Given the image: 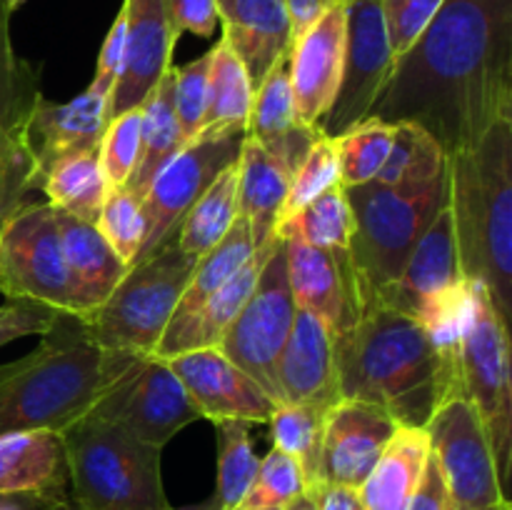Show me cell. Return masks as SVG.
Masks as SVG:
<instances>
[{
    "label": "cell",
    "mask_w": 512,
    "mask_h": 510,
    "mask_svg": "<svg viewBox=\"0 0 512 510\" xmlns=\"http://www.w3.org/2000/svg\"><path fill=\"white\" fill-rule=\"evenodd\" d=\"M512 115V0H445L395 58L370 118L415 123L445 158Z\"/></svg>",
    "instance_id": "obj_1"
},
{
    "label": "cell",
    "mask_w": 512,
    "mask_h": 510,
    "mask_svg": "<svg viewBox=\"0 0 512 510\" xmlns=\"http://www.w3.org/2000/svg\"><path fill=\"white\" fill-rule=\"evenodd\" d=\"M340 398L373 403L400 425L425 428L458 383V345L440 343L420 320L370 305L333 338Z\"/></svg>",
    "instance_id": "obj_2"
},
{
    "label": "cell",
    "mask_w": 512,
    "mask_h": 510,
    "mask_svg": "<svg viewBox=\"0 0 512 510\" xmlns=\"http://www.w3.org/2000/svg\"><path fill=\"white\" fill-rule=\"evenodd\" d=\"M138 355L110 353L80 318L60 313L38 348L0 380V435L65 428L88 415Z\"/></svg>",
    "instance_id": "obj_3"
},
{
    "label": "cell",
    "mask_w": 512,
    "mask_h": 510,
    "mask_svg": "<svg viewBox=\"0 0 512 510\" xmlns=\"http://www.w3.org/2000/svg\"><path fill=\"white\" fill-rule=\"evenodd\" d=\"M448 205L468 280L488 288L505 325L512 318V115L468 150L448 155Z\"/></svg>",
    "instance_id": "obj_4"
},
{
    "label": "cell",
    "mask_w": 512,
    "mask_h": 510,
    "mask_svg": "<svg viewBox=\"0 0 512 510\" xmlns=\"http://www.w3.org/2000/svg\"><path fill=\"white\" fill-rule=\"evenodd\" d=\"M343 190L353 213L348 255L365 310L393 288L415 243L448 200V173L423 188H390L370 180Z\"/></svg>",
    "instance_id": "obj_5"
},
{
    "label": "cell",
    "mask_w": 512,
    "mask_h": 510,
    "mask_svg": "<svg viewBox=\"0 0 512 510\" xmlns=\"http://www.w3.org/2000/svg\"><path fill=\"white\" fill-rule=\"evenodd\" d=\"M73 510H175L160 478V450L120 423L88 413L63 430Z\"/></svg>",
    "instance_id": "obj_6"
},
{
    "label": "cell",
    "mask_w": 512,
    "mask_h": 510,
    "mask_svg": "<svg viewBox=\"0 0 512 510\" xmlns=\"http://www.w3.org/2000/svg\"><path fill=\"white\" fill-rule=\"evenodd\" d=\"M195 260L178 248L175 238H168L148 258L130 265L108 300L83 320L90 338L110 353L153 355L183 298Z\"/></svg>",
    "instance_id": "obj_7"
},
{
    "label": "cell",
    "mask_w": 512,
    "mask_h": 510,
    "mask_svg": "<svg viewBox=\"0 0 512 510\" xmlns=\"http://www.w3.org/2000/svg\"><path fill=\"white\" fill-rule=\"evenodd\" d=\"M510 358V328L495 310L488 288L470 280V295L458 328V383L478 408L505 493L512 455Z\"/></svg>",
    "instance_id": "obj_8"
},
{
    "label": "cell",
    "mask_w": 512,
    "mask_h": 510,
    "mask_svg": "<svg viewBox=\"0 0 512 510\" xmlns=\"http://www.w3.org/2000/svg\"><path fill=\"white\" fill-rule=\"evenodd\" d=\"M470 295L460 263L448 200L415 243L403 273L375 305H388L420 320L440 343L458 345V328Z\"/></svg>",
    "instance_id": "obj_9"
},
{
    "label": "cell",
    "mask_w": 512,
    "mask_h": 510,
    "mask_svg": "<svg viewBox=\"0 0 512 510\" xmlns=\"http://www.w3.org/2000/svg\"><path fill=\"white\" fill-rule=\"evenodd\" d=\"M0 293L83 318L50 203H25L0 223Z\"/></svg>",
    "instance_id": "obj_10"
},
{
    "label": "cell",
    "mask_w": 512,
    "mask_h": 510,
    "mask_svg": "<svg viewBox=\"0 0 512 510\" xmlns=\"http://www.w3.org/2000/svg\"><path fill=\"white\" fill-rule=\"evenodd\" d=\"M425 430L455 510H488L510 503L483 420L463 390L438 405Z\"/></svg>",
    "instance_id": "obj_11"
},
{
    "label": "cell",
    "mask_w": 512,
    "mask_h": 510,
    "mask_svg": "<svg viewBox=\"0 0 512 510\" xmlns=\"http://www.w3.org/2000/svg\"><path fill=\"white\" fill-rule=\"evenodd\" d=\"M295 313H298V305L290 293L283 240L278 235L253 293L218 343L220 353L228 355L240 370H245L278 405L283 400H280L275 370H278L285 340L293 330Z\"/></svg>",
    "instance_id": "obj_12"
},
{
    "label": "cell",
    "mask_w": 512,
    "mask_h": 510,
    "mask_svg": "<svg viewBox=\"0 0 512 510\" xmlns=\"http://www.w3.org/2000/svg\"><path fill=\"white\" fill-rule=\"evenodd\" d=\"M13 10L0 0V223L30 203L40 188V170L30 148L28 125L38 100V75L18 58L10 38Z\"/></svg>",
    "instance_id": "obj_13"
},
{
    "label": "cell",
    "mask_w": 512,
    "mask_h": 510,
    "mask_svg": "<svg viewBox=\"0 0 512 510\" xmlns=\"http://www.w3.org/2000/svg\"><path fill=\"white\" fill-rule=\"evenodd\" d=\"M90 413L115 420L155 448H165L185 425L203 420L168 360L155 355H138Z\"/></svg>",
    "instance_id": "obj_14"
},
{
    "label": "cell",
    "mask_w": 512,
    "mask_h": 510,
    "mask_svg": "<svg viewBox=\"0 0 512 510\" xmlns=\"http://www.w3.org/2000/svg\"><path fill=\"white\" fill-rule=\"evenodd\" d=\"M393 68L395 55L380 0H345L343 73L333 105L318 123L320 133L340 138L368 118Z\"/></svg>",
    "instance_id": "obj_15"
},
{
    "label": "cell",
    "mask_w": 512,
    "mask_h": 510,
    "mask_svg": "<svg viewBox=\"0 0 512 510\" xmlns=\"http://www.w3.org/2000/svg\"><path fill=\"white\" fill-rule=\"evenodd\" d=\"M245 135H195L175 158L155 175L148 193L140 200L143 213V245L135 263L148 258L168 238H173L183 215L228 165L238 163ZM133 263V265H135Z\"/></svg>",
    "instance_id": "obj_16"
},
{
    "label": "cell",
    "mask_w": 512,
    "mask_h": 510,
    "mask_svg": "<svg viewBox=\"0 0 512 510\" xmlns=\"http://www.w3.org/2000/svg\"><path fill=\"white\" fill-rule=\"evenodd\" d=\"M280 240L295 305L318 315L333 338L348 333L363 315L350 255L313 248L293 235H280Z\"/></svg>",
    "instance_id": "obj_17"
},
{
    "label": "cell",
    "mask_w": 512,
    "mask_h": 510,
    "mask_svg": "<svg viewBox=\"0 0 512 510\" xmlns=\"http://www.w3.org/2000/svg\"><path fill=\"white\" fill-rule=\"evenodd\" d=\"M168 365L180 378L200 415L210 423H268L273 410L278 408V403L218 348H198L173 355L168 358Z\"/></svg>",
    "instance_id": "obj_18"
},
{
    "label": "cell",
    "mask_w": 512,
    "mask_h": 510,
    "mask_svg": "<svg viewBox=\"0 0 512 510\" xmlns=\"http://www.w3.org/2000/svg\"><path fill=\"white\" fill-rule=\"evenodd\" d=\"M398 425L378 405L340 398L325 413L323 483L360 490Z\"/></svg>",
    "instance_id": "obj_19"
},
{
    "label": "cell",
    "mask_w": 512,
    "mask_h": 510,
    "mask_svg": "<svg viewBox=\"0 0 512 510\" xmlns=\"http://www.w3.org/2000/svg\"><path fill=\"white\" fill-rule=\"evenodd\" d=\"M345 50V3L320 13L298 38L288 58L290 90L300 123L313 125L323 120L333 105L343 73Z\"/></svg>",
    "instance_id": "obj_20"
},
{
    "label": "cell",
    "mask_w": 512,
    "mask_h": 510,
    "mask_svg": "<svg viewBox=\"0 0 512 510\" xmlns=\"http://www.w3.org/2000/svg\"><path fill=\"white\" fill-rule=\"evenodd\" d=\"M125 5H128V28H125L123 70L110 98V118L143 105L150 90L173 65L170 58L178 43L163 0H125Z\"/></svg>",
    "instance_id": "obj_21"
},
{
    "label": "cell",
    "mask_w": 512,
    "mask_h": 510,
    "mask_svg": "<svg viewBox=\"0 0 512 510\" xmlns=\"http://www.w3.org/2000/svg\"><path fill=\"white\" fill-rule=\"evenodd\" d=\"M110 98L113 90L98 83H90L70 103H50L43 93L38 95L30 115L28 138L40 180L55 160L100 148V138L110 123Z\"/></svg>",
    "instance_id": "obj_22"
},
{
    "label": "cell",
    "mask_w": 512,
    "mask_h": 510,
    "mask_svg": "<svg viewBox=\"0 0 512 510\" xmlns=\"http://www.w3.org/2000/svg\"><path fill=\"white\" fill-rule=\"evenodd\" d=\"M275 378L283 403L313 405L320 410H330L338 403L340 385L333 335L318 315L298 308L293 330L278 358Z\"/></svg>",
    "instance_id": "obj_23"
},
{
    "label": "cell",
    "mask_w": 512,
    "mask_h": 510,
    "mask_svg": "<svg viewBox=\"0 0 512 510\" xmlns=\"http://www.w3.org/2000/svg\"><path fill=\"white\" fill-rule=\"evenodd\" d=\"M230 45L248 73L253 93L293 48V23L283 0H215Z\"/></svg>",
    "instance_id": "obj_24"
},
{
    "label": "cell",
    "mask_w": 512,
    "mask_h": 510,
    "mask_svg": "<svg viewBox=\"0 0 512 510\" xmlns=\"http://www.w3.org/2000/svg\"><path fill=\"white\" fill-rule=\"evenodd\" d=\"M63 433L18 430L0 435V495H35L73 508Z\"/></svg>",
    "instance_id": "obj_25"
},
{
    "label": "cell",
    "mask_w": 512,
    "mask_h": 510,
    "mask_svg": "<svg viewBox=\"0 0 512 510\" xmlns=\"http://www.w3.org/2000/svg\"><path fill=\"white\" fill-rule=\"evenodd\" d=\"M288 58L280 60L270 70L268 78L260 83V88L255 90L248 133L245 135L258 140L293 178L298 165L303 163L308 150L313 148V143L323 133L313 128V125L300 123L298 113H295Z\"/></svg>",
    "instance_id": "obj_26"
},
{
    "label": "cell",
    "mask_w": 512,
    "mask_h": 510,
    "mask_svg": "<svg viewBox=\"0 0 512 510\" xmlns=\"http://www.w3.org/2000/svg\"><path fill=\"white\" fill-rule=\"evenodd\" d=\"M55 218H58L65 265H68L75 295L83 305L80 320H85L108 300L115 285L128 273V265L115 255V250L93 223H85L58 208H55Z\"/></svg>",
    "instance_id": "obj_27"
},
{
    "label": "cell",
    "mask_w": 512,
    "mask_h": 510,
    "mask_svg": "<svg viewBox=\"0 0 512 510\" xmlns=\"http://www.w3.org/2000/svg\"><path fill=\"white\" fill-rule=\"evenodd\" d=\"M288 188V170L258 140L245 135L238 155V215L248 220L255 248L278 238Z\"/></svg>",
    "instance_id": "obj_28"
},
{
    "label": "cell",
    "mask_w": 512,
    "mask_h": 510,
    "mask_svg": "<svg viewBox=\"0 0 512 510\" xmlns=\"http://www.w3.org/2000/svg\"><path fill=\"white\" fill-rule=\"evenodd\" d=\"M278 240V238H275ZM273 243L263 245V248H255V253L250 255L248 263L223 285L215 295H210L203 305L198 308V313L185 323V328L178 335H173L170 340L158 343V348L153 350L155 358H173V355L188 353V350L198 348H218L220 338L225 335V330L230 328L238 313L243 310L245 300L253 293L255 283L260 278V270H263L265 260L273 253Z\"/></svg>",
    "instance_id": "obj_29"
},
{
    "label": "cell",
    "mask_w": 512,
    "mask_h": 510,
    "mask_svg": "<svg viewBox=\"0 0 512 510\" xmlns=\"http://www.w3.org/2000/svg\"><path fill=\"white\" fill-rule=\"evenodd\" d=\"M428 458V430L398 425L383 455L358 490L365 510H403L423 478Z\"/></svg>",
    "instance_id": "obj_30"
},
{
    "label": "cell",
    "mask_w": 512,
    "mask_h": 510,
    "mask_svg": "<svg viewBox=\"0 0 512 510\" xmlns=\"http://www.w3.org/2000/svg\"><path fill=\"white\" fill-rule=\"evenodd\" d=\"M255 253L253 245V233H250V225L243 215L235 218V223L230 225V230L225 233V238L218 245L208 250V253L198 255L195 260V268L190 273L188 285L183 290V298H180L178 308L173 310L168 320V328H165L163 340H170L173 335H178L185 328L190 318L198 313L200 305L210 298V295L218 293L240 268L250 260V255ZM158 348V345H155Z\"/></svg>",
    "instance_id": "obj_31"
},
{
    "label": "cell",
    "mask_w": 512,
    "mask_h": 510,
    "mask_svg": "<svg viewBox=\"0 0 512 510\" xmlns=\"http://www.w3.org/2000/svg\"><path fill=\"white\" fill-rule=\"evenodd\" d=\"M143 113V125H140V155L135 163L133 175L125 183V190L135 200H143L148 193L155 175L165 168L170 158L183 150L185 138L180 133L178 118L173 108V65L165 70L163 78L158 80L148 98L140 105Z\"/></svg>",
    "instance_id": "obj_32"
},
{
    "label": "cell",
    "mask_w": 512,
    "mask_h": 510,
    "mask_svg": "<svg viewBox=\"0 0 512 510\" xmlns=\"http://www.w3.org/2000/svg\"><path fill=\"white\" fill-rule=\"evenodd\" d=\"M253 85L238 55L223 38L210 48L208 98L198 135H245L253 108Z\"/></svg>",
    "instance_id": "obj_33"
},
{
    "label": "cell",
    "mask_w": 512,
    "mask_h": 510,
    "mask_svg": "<svg viewBox=\"0 0 512 510\" xmlns=\"http://www.w3.org/2000/svg\"><path fill=\"white\" fill-rule=\"evenodd\" d=\"M40 188L45 190L53 208L65 210V213L95 225L105 195H108L98 148L55 160L43 173Z\"/></svg>",
    "instance_id": "obj_34"
},
{
    "label": "cell",
    "mask_w": 512,
    "mask_h": 510,
    "mask_svg": "<svg viewBox=\"0 0 512 510\" xmlns=\"http://www.w3.org/2000/svg\"><path fill=\"white\" fill-rule=\"evenodd\" d=\"M238 218V163L228 165L183 215L175 243L183 253L203 255L218 245Z\"/></svg>",
    "instance_id": "obj_35"
},
{
    "label": "cell",
    "mask_w": 512,
    "mask_h": 510,
    "mask_svg": "<svg viewBox=\"0 0 512 510\" xmlns=\"http://www.w3.org/2000/svg\"><path fill=\"white\" fill-rule=\"evenodd\" d=\"M325 413L328 410L313 408V405L280 403L268 420L273 445L300 465L305 490L323 485Z\"/></svg>",
    "instance_id": "obj_36"
},
{
    "label": "cell",
    "mask_w": 512,
    "mask_h": 510,
    "mask_svg": "<svg viewBox=\"0 0 512 510\" xmlns=\"http://www.w3.org/2000/svg\"><path fill=\"white\" fill-rule=\"evenodd\" d=\"M443 148L415 123H395L393 143L378 173V183L390 188H423L445 175Z\"/></svg>",
    "instance_id": "obj_37"
},
{
    "label": "cell",
    "mask_w": 512,
    "mask_h": 510,
    "mask_svg": "<svg viewBox=\"0 0 512 510\" xmlns=\"http://www.w3.org/2000/svg\"><path fill=\"white\" fill-rule=\"evenodd\" d=\"M278 235H293L320 250L348 253L353 213L343 185H333L278 225Z\"/></svg>",
    "instance_id": "obj_38"
},
{
    "label": "cell",
    "mask_w": 512,
    "mask_h": 510,
    "mask_svg": "<svg viewBox=\"0 0 512 510\" xmlns=\"http://www.w3.org/2000/svg\"><path fill=\"white\" fill-rule=\"evenodd\" d=\"M218 430V493L215 505L218 510H233L248 495L258 473L260 458L250 443L245 420H218L213 423Z\"/></svg>",
    "instance_id": "obj_39"
},
{
    "label": "cell",
    "mask_w": 512,
    "mask_h": 510,
    "mask_svg": "<svg viewBox=\"0 0 512 510\" xmlns=\"http://www.w3.org/2000/svg\"><path fill=\"white\" fill-rule=\"evenodd\" d=\"M335 140L338 150L340 185H363L378 178L380 168L390 153L393 143V125L378 118H365L358 125L343 133Z\"/></svg>",
    "instance_id": "obj_40"
},
{
    "label": "cell",
    "mask_w": 512,
    "mask_h": 510,
    "mask_svg": "<svg viewBox=\"0 0 512 510\" xmlns=\"http://www.w3.org/2000/svg\"><path fill=\"white\" fill-rule=\"evenodd\" d=\"M95 228L108 240L115 255L130 268L138 258L140 245H143L145 225L143 213H140V200H135L125 188H108Z\"/></svg>",
    "instance_id": "obj_41"
},
{
    "label": "cell",
    "mask_w": 512,
    "mask_h": 510,
    "mask_svg": "<svg viewBox=\"0 0 512 510\" xmlns=\"http://www.w3.org/2000/svg\"><path fill=\"white\" fill-rule=\"evenodd\" d=\"M140 125H143L140 108L125 110L110 118L98 148L100 168H103L108 188H125L133 175L140 155Z\"/></svg>",
    "instance_id": "obj_42"
},
{
    "label": "cell",
    "mask_w": 512,
    "mask_h": 510,
    "mask_svg": "<svg viewBox=\"0 0 512 510\" xmlns=\"http://www.w3.org/2000/svg\"><path fill=\"white\" fill-rule=\"evenodd\" d=\"M333 185H340V170H338V150H335V140L320 135L313 143V148L308 150V155L303 158V163L298 165V170L290 178L288 198H285L283 208V220H288L290 215L298 213L303 205H308L310 200L318 198L320 193H325Z\"/></svg>",
    "instance_id": "obj_43"
},
{
    "label": "cell",
    "mask_w": 512,
    "mask_h": 510,
    "mask_svg": "<svg viewBox=\"0 0 512 510\" xmlns=\"http://www.w3.org/2000/svg\"><path fill=\"white\" fill-rule=\"evenodd\" d=\"M300 493H305V478L300 473V465L283 453L280 448H270V453L260 460L258 473L253 485L240 505H253V508H285L293 503Z\"/></svg>",
    "instance_id": "obj_44"
},
{
    "label": "cell",
    "mask_w": 512,
    "mask_h": 510,
    "mask_svg": "<svg viewBox=\"0 0 512 510\" xmlns=\"http://www.w3.org/2000/svg\"><path fill=\"white\" fill-rule=\"evenodd\" d=\"M210 50L198 60L173 68V108L185 143L193 140L203 128L205 98H208Z\"/></svg>",
    "instance_id": "obj_45"
},
{
    "label": "cell",
    "mask_w": 512,
    "mask_h": 510,
    "mask_svg": "<svg viewBox=\"0 0 512 510\" xmlns=\"http://www.w3.org/2000/svg\"><path fill=\"white\" fill-rule=\"evenodd\" d=\"M443 3L445 0H380L395 58H400L420 38Z\"/></svg>",
    "instance_id": "obj_46"
},
{
    "label": "cell",
    "mask_w": 512,
    "mask_h": 510,
    "mask_svg": "<svg viewBox=\"0 0 512 510\" xmlns=\"http://www.w3.org/2000/svg\"><path fill=\"white\" fill-rule=\"evenodd\" d=\"M58 315V310L35 300H8L0 305V348L25 335H45L55 325Z\"/></svg>",
    "instance_id": "obj_47"
},
{
    "label": "cell",
    "mask_w": 512,
    "mask_h": 510,
    "mask_svg": "<svg viewBox=\"0 0 512 510\" xmlns=\"http://www.w3.org/2000/svg\"><path fill=\"white\" fill-rule=\"evenodd\" d=\"M163 5L175 35L193 33L210 38L220 25L215 0H163Z\"/></svg>",
    "instance_id": "obj_48"
},
{
    "label": "cell",
    "mask_w": 512,
    "mask_h": 510,
    "mask_svg": "<svg viewBox=\"0 0 512 510\" xmlns=\"http://www.w3.org/2000/svg\"><path fill=\"white\" fill-rule=\"evenodd\" d=\"M125 28H128V5H120L118 15H115L113 25H110L108 35L103 40V48H100L98 65H95L93 83L103 85V88L115 90V83L120 78V70H123V53H125Z\"/></svg>",
    "instance_id": "obj_49"
},
{
    "label": "cell",
    "mask_w": 512,
    "mask_h": 510,
    "mask_svg": "<svg viewBox=\"0 0 512 510\" xmlns=\"http://www.w3.org/2000/svg\"><path fill=\"white\" fill-rule=\"evenodd\" d=\"M403 510H455L453 498H450V490L445 485L443 473H440L438 463H435L433 453H430L428 465H425V473L420 478L418 488L410 495V500L405 503Z\"/></svg>",
    "instance_id": "obj_50"
},
{
    "label": "cell",
    "mask_w": 512,
    "mask_h": 510,
    "mask_svg": "<svg viewBox=\"0 0 512 510\" xmlns=\"http://www.w3.org/2000/svg\"><path fill=\"white\" fill-rule=\"evenodd\" d=\"M318 500V510H365L358 490L343 488V485L323 483L320 488L308 490Z\"/></svg>",
    "instance_id": "obj_51"
},
{
    "label": "cell",
    "mask_w": 512,
    "mask_h": 510,
    "mask_svg": "<svg viewBox=\"0 0 512 510\" xmlns=\"http://www.w3.org/2000/svg\"><path fill=\"white\" fill-rule=\"evenodd\" d=\"M285 8H288L290 23H293V40L318 18L320 13H325L333 5L345 3V0H283Z\"/></svg>",
    "instance_id": "obj_52"
},
{
    "label": "cell",
    "mask_w": 512,
    "mask_h": 510,
    "mask_svg": "<svg viewBox=\"0 0 512 510\" xmlns=\"http://www.w3.org/2000/svg\"><path fill=\"white\" fill-rule=\"evenodd\" d=\"M5 505H40L45 510H73L63 503H53V500L35 498V495H0V508Z\"/></svg>",
    "instance_id": "obj_53"
},
{
    "label": "cell",
    "mask_w": 512,
    "mask_h": 510,
    "mask_svg": "<svg viewBox=\"0 0 512 510\" xmlns=\"http://www.w3.org/2000/svg\"><path fill=\"white\" fill-rule=\"evenodd\" d=\"M283 510H318V500H315L313 493H308V490H305V493H300L293 503L285 505Z\"/></svg>",
    "instance_id": "obj_54"
},
{
    "label": "cell",
    "mask_w": 512,
    "mask_h": 510,
    "mask_svg": "<svg viewBox=\"0 0 512 510\" xmlns=\"http://www.w3.org/2000/svg\"><path fill=\"white\" fill-rule=\"evenodd\" d=\"M18 365H20V360H13V363H3V365H0V380L8 378V375L13 373V370L18 368Z\"/></svg>",
    "instance_id": "obj_55"
},
{
    "label": "cell",
    "mask_w": 512,
    "mask_h": 510,
    "mask_svg": "<svg viewBox=\"0 0 512 510\" xmlns=\"http://www.w3.org/2000/svg\"><path fill=\"white\" fill-rule=\"evenodd\" d=\"M0 510H45V508H40V505H5V508Z\"/></svg>",
    "instance_id": "obj_56"
},
{
    "label": "cell",
    "mask_w": 512,
    "mask_h": 510,
    "mask_svg": "<svg viewBox=\"0 0 512 510\" xmlns=\"http://www.w3.org/2000/svg\"><path fill=\"white\" fill-rule=\"evenodd\" d=\"M233 510H283V508H253V505H238Z\"/></svg>",
    "instance_id": "obj_57"
},
{
    "label": "cell",
    "mask_w": 512,
    "mask_h": 510,
    "mask_svg": "<svg viewBox=\"0 0 512 510\" xmlns=\"http://www.w3.org/2000/svg\"><path fill=\"white\" fill-rule=\"evenodd\" d=\"M5 3H8V5H10V10H13V13H15V10H18L20 5L25 3V0H5Z\"/></svg>",
    "instance_id": "obj_58"
},
{
    "label": "cell",
    "mask_w": 512,
    "mask_h": 510,
    "mask_svg": "<svg viewBox=\"0 0 512 510\" xmlns=\"http://www.w3.org/2000/svg\"><path fill=\"white\" fill-rule=\"evenodd\" d=\"M193 510H218V505H215V500L210 505H203V508H193Z\"/></svg>",
    "instance_id": "obj_59"
},
{
    "label": "cell",
    "mask_w": 512,
    "mask_h": 510,
    "mask_svg": "<svg viewBox=\"0 0 512 510\" xmlns=\"http://www.w3.org/2000/svg\"><path fill=\"white\" fill-rule=\"evenodd\" d=\"M488 510H510V503L508 505H500V508H488Z\"/></svg>",
    "instance_id": "obj_60"
}]
</instances>
